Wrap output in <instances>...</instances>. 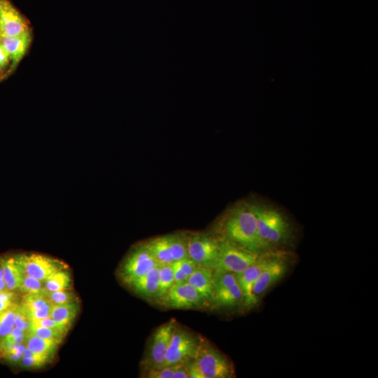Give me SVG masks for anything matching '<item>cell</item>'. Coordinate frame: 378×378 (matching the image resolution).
<instances>
[{"label": "cell", "mask_w": 378, "mask_h": 378, "mask_svg": "<svg viewBox=\"0 0 378 378\" xmlns=\"http://www.w3.org/2000/svg\"><path fill=\"white\" fill-rule=\"evenodd\" d=\"M220 238L256 253H263L257 229L253 203L240 202L225 215Z\"/></svg>", "instance_id": "obj_1"}, {"label": "cell", "mask_w": 378, "mask_h": 378, "mask_svg": "<svg viewBox=\"0 0 378 378\" xmlns=\"http://www.w3.org/2000/svg\"><path fill=\"white\" fill-rule=\"evenodd\" d=\"M258 235L263 252L283 250L291 240V227L286 216L272 206L253 204Z\"/></svg>", "instance_id": "obj_2"}, {"label": "cell", "mask_w": 378, "mask_h": 378, "mask_svg": "<svg viewBox=\"0 0 378 378\" xmlns=\"http://www.w3.org/2000/svg\"><path fill=\"white\" fill-rule=\"evenodd\" d=\"M202 337L176 323L164 361L159 368L176 366L194 360L197 356Z\"/></svg>", "instance_id": "obj_3"}, {"label": "cell", "mask_w": 378, "mask_h": 378, "mask_svg": "<svg viewBox=\"0 0 378 378\" xmlns=\"http://www.w3.org/2000/svg\"><path fill=\"white\" fill-rule=\"evenodd\" d=\"M195 361L203 378L234 377V369L232 362L205 338L202 337Z\"/></svg>", "instance_id": "obj_4"}, {"label": "cell", "mask_w": 378, "mask_h": 378, "mask_svg": "<svg viewBox=\"0 0 378 378\" xmlns=\"http://www.w3.org/2000/svg\"><path fill=\"white\" fill-rule=\"evenodd\" d=\"M290 255L284 250L272 251L252 290L257 305L267 292L279 282L287 273L290 265Z\"/></svg>", "instance_id": "obj_5"}, {"label": "cell", "mask_w": 378, "mask_h": 378, "mask_svg": "<svg viewBox=\"0 0 378 378\" xmlns=\"http://www.w3.org/2000/svg\"><path fill=\"white\" fill-rule=\"evenodd\" d=\"M159 265H169L188 258V237L173 234L155 237L144 243Z\"/></svg>", "instance_id": "obj_6"}, {"label": "cell", "mask_w": 378, "mask_h": 378, "mask_svg": "<svg viewBox=\"0 0 378 378\" xmlns=\"http://www.w3.org/2000/svg\"><path fill=\"white\" fill-rule=\"evenodd\" d=\"M243 295L236 274L214 270L213 296L211 304L216 308L242 307Z\"/></svg>", "instance_id": "obj_7"}, {"label": "cell", "mask_w": 378, "mask_h": 378, "mask_svg": "<svg viewBox=\"0 0 378 378\" xmlns=\"http://www.w3.org/2000/svg\"><path fill=\"white\" fill-rule=\"evenodd\" d=\"M220 246V238L206 233L188 237V258L199 267L214 269Z\"/></svg>", "instance_id": "obj_8"}, {"label": "cell", "mask_w": 378, "mask_h": 378, "mask_svg": "<svg viewBox=\"0 0 378 378\" xmlns=\"http://www.w3.org/2000/svg\"><path fill=\"white\" fill-rule=\"evenodd\" d=\"M260 254L220 239V251L214 270L235 274L240 273L253 264Z\"/></svg>", "instance_id": "obj_9"}, {"label": "cell", "mask_w": 378, "mask_h": 378, "mask_svg": "<svg viewBox=\"0 0 378 378\" xmlns=\"http://www.w3.org/2000/svg\"><path fill=\"white\" fill-rule=\"evenodd\" d=\"M158 265L151 253L143 244L135 246L125 258L118 274L120 279L129 286Z\"/></svg>", "instance_id": "obj_10"}, {"label": "cell", "mask_w": 378, "mask_h": 378, "mask_svg": "<svg viewBox=\"0 0 378 378\" xmlns=\"http://www.w3.org/2000/svg\"><path fill=\"white\" fill-rule=\"evenodd\" d=\"M14 257L24 274L43 282L57 272L67 267L58 259L39 253H21Z\"/></svg>", "instance_id": "obj_11"}, {"label": "cell", "mask_w": 378, "mask_h": 378, "mask_svg": "<svg viewBox=\"0 0 378 378\" xmlns=\"http://www.w3.org/2000/svg\"><path fill=\"white\" fill-rule=\"evenodd\" d=\"M176 323L174 318H171L153 331L143 362L145 370L161 366Z\"/></svg>", "instance_id": "obj_12"}, {"label": "cell", "mask_w": 378, "mask_h": 378, "mask_svg": "<svg viewBox=\"0 0 378 378\" xmlns=\"http://www.w3.org/2000/svg\"><path fill=\"white\" fill-rule=\"evenodd\" d=\"M159 302L166 307L179 309H195L208 304L187 281L174 283Z\"/></svg>", "instance_id": "obj_13"}, {"label": "cell", "mask_w": 378, "mask_h": 378, "mask_svg": "<svg viewBox=\"0 0 378 378\" xmlns=\"http://www.w3.org/2000/svg\"><path fill=\"white\" fill-rule=\"evenodd\" d=\"M272 251L260 254L258 258L243 272L236 274V277L243 295L242 308L247 309L256 306L252 290L258 276L265 267Z\"/></svg>", "instance_id": "obj_14"}, {"label": "cell", "mask_w": 378, "mask_h": 378, "mask_svg": "<svg viewBox=\"0 0 378 378\" xmlns=\"http://www.w3.org/2000/svg\"><path fill=\"white\" fill-rule=\"evenodd\" d=\"M29 31L26 20L8 0H0V38L18 36Z\"/></svg>", "instance_id": "obj_15"}, {"label": "cell", "mask_w": 378, "mask_h": 378, "mask_svg": "<svg viewBox=\"0 0 378 378\" xmlns=\"http://www.w3.org/2000/svg\"><path fill=\"white\" fill-rule=\"evenodd\" d=\"M53 305L42 294H25L20 304L30 321L50 317Z\"/></svg>", "instance_id": "obj_16"}, {"label": "cell", "mask_w": 378, "mask_h": 378, "mask_svg": "<svg viewBox=\"0 0 378 378\" xmlns=\"http://www.w3.org/2000/svg\"><path fill=\"white\" fill-rule=\"evenodd\" d=\"M0 42L8 53L10 70H13L25 55L31 42V35L29 31L18 36L0 38Z\"/></svg>", "instance_id": "obj_17"}, {"label": "cell", "mask_w": 378, "mask_h": 378, "mask_svg": "<svg viewBox=\"0 0 378 378\" xmlns=\"http://www.w3.org/2000/svg\"><path fill=\"white\" fill-rule=\"evenodd\" d=\"M213 276L214 270L198 267L187 279L208 304L212 301Z\"/></svg>", "instance_id": "obj_18"}, {"label": "cell", "mask_w": 378, "mask_h": 378, "mask_svg": "<svg viewBox=\"0 0 378 378\" xmlns=\"http://www.w3.org/2000/svg\"><path fill=\"white\" fill-rule=\"evenodd\" d=\"M158 269L155 267L129 286L139 295L146 299L156 298L158 290Z\"/></svg>", "instance_id": "obj_19"}, {"label": "cell", "mask_w": 378, "mask_h": 378, "mask_svg": "<svg viewBox=\"0 0 378 378\" xmlns=\"http://www.w3.org/2000/svg\"><path fill=\"white\" fill-rule=\"evenodd\" d=\"M0 263L7 288L10 290L19 288L24 274L15 257H2L0 258Z\"/></svg>", "instance_id": "obj_20"}, {"label": "cell", "mask_w": 378, "mask_h": 378, "mask_svg": "<svg viewBox=\"0 0 378 378\" xmlns=\"http://www.w3.org/2000/svg\"><path fill=\"white\" fill-rule=\"evenodd\" d=\"M79 307L78 301L62 304H54L50 318L64 326L69 327L76 318Z\"/></svg>", "instance_id": "obj_21"}, {"label": "cell", "mask_w": 378, "mask_h": 378, "mask_svg": "<svg viewBox=\"0 0 378 378\" xmlns=\"http://www.w3.org/2000/svg\"><path fill=\"white\" fill-rule=\"evenodd\" d=\"M26 346L32 352L51 356L57 349L59 342L38 337L27 332Z\"/></svg>", "instance_id": "obj_22"}, {"label": "cell", "mask_w": 378, "mask_h": 378, "mask_svg": "<svg viewBox=\"0 0 378 378\" xmlns=\"http://www.w3.org/2000/svg\"><path fill=\"white\" fill-rule=\"evenodd\" d=\"M174 284L172 266L169 265H159L158 290L156 300L160 301Z\"/></svg>", "instance_id": "obj_23"}, {"label": "cell", "mask_w": 378, "mask_h": 378, "mask_svg": "<svg viewBox=\"0 0 378 378\" xmlns=\"http://www.w3.org/2000/svg\"><path fill=\"white\" fill-rule=\"evenodd\" d=\"M71 279L64 270L57 272L44 282V290L52 292L70 289Z\"/></svg>", "instance_id": "obj_24"}, {"label": "cell", "mask_w": 378, "mask_h": 378, "mask_svg": "<svg viewBox=\"0 0 378 378\" xmlns=\"http://www.w3.org/2000/svg\"><path fill=\"white\" fill-rule=\"evenodd\" d=\"M18 304L15 303L8 309L0 313V339L1 341L15 327V318Z\"/></svg>", "instance_id": "obj_25"}, {"label": "cell", "mask_w": 378, "mask_h": 378, "mask_svg": "<svg viewBox=\"0 0 378 378\" xmlns=\"http://www.w3.org/2000/svg\"><path fill=\"white\" fill-rule=\"evenodd\" d=\"M68 330L51 328L46 327L30 326L28 332L38 337L53 340L60 342L64 337Z\"/></svg>", "instance_id": "obj_26"}, {"label": "cell", "mask_w": 378, "mask_h": 378, "mask_svg": "<svg viewBox=\"0 0 378 378\" xmlns=\"http://www.w3.org/2000/svg\"><path fill=\"white\" fill-rule=\"evenodd\" d=\"M42 295L53 304L69 303L77 301L78 299L76 294L69 289L52 292L44 290Z\"/></svg>", "instance_id": "obj_27"}, {"label": "cell", "mask_w": 378, "mask_h": 378, "mask_svg": "<svg viewBox=\"0 0 378 378\" xmlns=\"http://www.w3.org/2000/svg\"><path fill=\"white\" fill-rule=\"evenodd\" d=\"M50 356L32 352L26 346L22 358V363L27 368H39L46 363Z\"/></svg>", "instance_id": "obj_28"}, {"label": "cell", "mask_w": 378, "mask_h": 378, "mask_svg": "<svg viewBox=\"0 0 378 378\" xmlns=\"http://www.w3.org/2000/svg\"><path fill=\"white\" fill-rule=\"evenodd\" d=\"M19 289L25 294H43L44 282L24 274Z\"/></svg>", "instance_id": "obj_29"}, {"label": "cell", "mask_w": 378, "mask_h": 378, "mask_svg": "<svg viewBox=\"0 0 378 378\" xmlns=\"http://www.w3.org/2000/svg\"><path fill=\"white\" fill-rule=\"evenodd\" d=\"M5 356L13 362H17L22 359L26 346L21 344H1Z\"/></svg>", "instance_id": "obj_30"}, {"label": "cell", "mask_w": 378, "mask_h": 378, "mask_svg": "<svg viewBox=\"0 0 378 378\" xmlns=\"http://www.w3.org/2000/svg\"><path fill=\"white\" fill-rule=\"evenodd\" d=\"M176 366L147 370L146 377L150 378H173Z\"/></svg>", "instance_id": "obj_31"}, {"label": "cell", "mask_w": 378, "mask_h": 378, "mask_svg": "<svg viewBox=\"0 0 378 378\" xmlns=\"http://www.w3.org/2000/svg\"><path fill=\"white\" fill-rule=\"evenodd\" d=\"M15 327L27 332L30 327V319L24 312L20 304H18L17 307L15 318Z\"/></svg>", "instance_id": "obj_32"}, {"label": "cell", "mask_w": 378, "mask_h": 378, "mask_svg": "<svg viewBox=\"0 0 378 378\" xmlns=\"http://www.w3.org/2000/svg\"><path fill=\"white\" fill-rule=\"evenodd\" d=\"M30 326L46 327L51 328L69 330V327L64 326L50 317L30 321Z\"/></svg>", "instance_id": "obj_33"}, {"label": "cell", "mask_w": 378, "mask_h": 378, "mask_svg": "<svg viewBox=\"0 0 378 378\" xmlns=\"http://www.w3.org/2000/svg\"><path fill=\"white\" fill-rule=\"evenodd\" d=\"M15 295L13 290H7L0 292V313L13 305L15 303Z\"/></svg>", "instance_id": "obj_34"}, {"label": "cell", "mask_w": 378, "mask_h": 378, "mask_svg": "<svg viewBox=\"0 0 378 378\" xmlns=\"http://www.w3.org/2000/svg\"><path fill=\"white\" fill-rule=\"evenodd\" d=\"M177 261L179 264L181 269L188 276V278L199 267L189 258H185Z\"/></svg>", "instance_id": "obj_35"}, {"label": "cell", "mask_w": 378, "mask_h": 378, "mask_svg": "<svg viewBox=\"0 0 378 378\" xmlns=\"http://www.w3.org/2000/svg\"><path fill=\"white\" fill-rule=\"evenodd\" d=\"M171 265L174 272V283H181L187 281L188 276L181 269L178 261H175Z\"/></svg>", "instance_id": "obj_36"}, {"label": "cell", "mask_w": 378, "mask_h": 378, "mask_svg": "<svg viewBox=\"0 0 378 378\" xmlns=\"http://www.w3.org/2000/svg\"><path fill=\"white\" fill-rule=\"evenodd\" d=\"M173 378H189L187 363L176 365Z\"/></svg>", "instance_id": "obj_37"}, {"label": "cell", "mask_w": 378, "mask_h": 378, "mask_svg": "<svg viewBox=\"0 0 378 378\" xmlns=\"http://www.w3.org/2000/svg\"><path fill=\"white\" fill-rule=\"evenodd\" d=\"M10 62L8 53L0 42V70L4 69Z\"/></svg>", "instance_id": "obj_38"}, {"label": "cell", "mask_w": 378, "mask_h": 378, "mask_svg": "<svg viewBox=\"0 0 378 378\" xmlns=\"http://www.w3.org/2000/svg\"><path fill=\"white\" fill-rule=\"evenodd\" d=\"M0 279H4L3 269L0 263Z\"/></svg>", "instance_id": "obj_39"}]
</instances>
